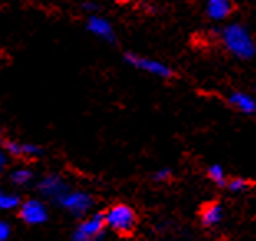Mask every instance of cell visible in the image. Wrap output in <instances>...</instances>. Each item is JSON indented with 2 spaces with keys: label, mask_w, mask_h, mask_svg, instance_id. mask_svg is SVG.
I'll return each mask as SVG.
<instances>
[{
  "label": "cell",
  "mask_w": 256,
  "mask_h": 241,
  "mask_svg": "<svg viewBox=\"0 0 256 241\" xmlns=\"http://www.w3.org/2000/svg\"><path fill=\"white\" fill-rule=\"evenodd\" d=\"M222 40L226 50L240 60H252L256 54V43L253 36L242 25H228L223 30Z\"/></svg>",
  "instance_id": "cell-1"
},
{
  "label": "cell",
  "mask_w": 256,
  "mask_h": 241,
  "mask_svg": "<svg viewBox=\"0 0 256 241\" xmlns=\"http://www.w3.org/2000/svg\"><path fill=\"white\" fill-rule=\"evenodd\" d=\"M104 222L106 226L118 234H129L138 224V215L129 205L118 204L104 213Z\"/></svg>",
  "instance_id": "cell-2"
},
{
  "label": "cell",
  "mask_w": 256,
  "mask_h": 241,
  "mask_svg": "<svg viewBox=\"0 0 256 241\" xmlns=\"http://www.w3.org/2000/svg\"><path fill=\"white\" fill-rule=\"evenodd\" d=\"M60 204H62L63 208H66L70 213H73V215L83 216L84 213H88L92 208L94 200H92V196L90 194H86V192H68V194L60 200Z\"/></svg>",
  "instance_id": "cell-3"
},
{
  "label": "cell",
  "mask_w": 256,
  "mask_h": 241,
  "mask_svg": "<svg viewBox=\"0 0 256 241\" xmlns=\"http://www.w3.org/2000/svg\"><path fill=\"white\" fill-rule=\"evenodd\" d=\"M106 228L104 215H94L88 220L81 222L73 234L74 241H96Z\"/></svg>",
  "instance_id": "cell-4"
},
{
  "label": "cell",
  "mask_w": 256,
  "mask_h": 241,
  "mask_svg": "<svg viewBox=\"0 0 256 241\" xmlns=\"http://www.w3.org/2000/svg\"><path fill=\"white\" fill-rule=\"evenodd\" d=\"M20 218L26 224H42L48 220V210L42 202L26 200L20 205Z\"/></svg>",
  "instance_id": "cell-5"
},
{
  "label": "cell",
  "mask_w": 256,
  "mask_h": 241,
  "mask_svg": "<svg viewBox=\"0 0 256 241\" xmlns=\"http://www.w3.org/2000/svg\"><path fill=\"white\" fill-rule=\"evenodd\" d=\"M38 187H40V192L46 198L58 200V202L70 192L68 185L64 184V180L62 177H58V175H46Z\"/></svg>",
  "instance_id": "cell-6"
},
{
  "label": "cell",
  "mask_w": 256,
  "mask_h": 241,
  "mask_svg": "<svg viewBox=\"0 0 256 241\" xmlns=\"http://www.w3.org/2000/svg\"><path fill=\"white\" fill-rule=\"evenodd\" d=\"M128 62L130 64H134L136 68L146 71V73L160 76V78H168L172 74V71L168 70V66H166L164 63H159L156 60H149V58H142L138 56V54H128Z\"/></svg>",
  "instance_id": "cell-7"
},
{
  "label": "cell",
  "mask_w": 256,
  "mask_h": 241,
  "mask_svg": "<svg viewBox=\"0 0 256 241\" xmlns=\"http://www.w3.org/2000/svg\"><path fill=\"white\" fill-rule=\"evenodd\" d=\"M233 10L232 0H208L206 4V12L208 17L214 20H225Z\"/></svg>",
  "instance_id": "cell-8"
},
{
  "label": "cell",
  "mask_w": 256,
  "mask_h": 241,
  "mask_svg": "<svg viewBox=\"0 0 256 241\" xmlns=\"http://www.w3.org/2000/svg\"><path fill=\"white\" fill-rule=\"evenodd\" d=\"M230 104L236 111L243 112V114H253L256 111V100L253 96L246 94V92H233L230 96Z\"/></svg>",
  "instance_id": "cell-9"
},
{
  "label": "cell",
  "mask_w": 256,
  "mask_h": 241,
  "mask_svg": "<svg viewBox=\"0 0 256 241\" xmlns=\"http://www.w3.org/2000/svg\"><path fill=\"white\" fill-rule=\"evenodd\" d=\"M223 220V206L218 202L208 204L204 210H202V223L208 228H214L216 224H220Z\"/></svg>",
  "instance_id": "cell-10"
},
{
  "label": "cell",
  "mask_w": 256,
  "mask_h": 241,
  "mask_svg": "<svg viewBox=\"0 0 256 241\" xmlns=\"http://www.w3.org/2000/svg\"><path fill=\"white\" fill-rule=\"evenodd\" d=\"M8 154H12L15 157H38L42 156V150L36 146L32 144H18V142H7L5 146Z\"/></svg>",
  "instance_id": "cell-11"
},
{
  "label": "cell",
  "mask_w": 256,
  "mask_h": 241,
  "mask_svg": "<svg viewBox=\"0 0 256 241\" xmlns=\"http://www.w3.org/2000/svg\"><path fill=\"white\" fill-rule=\"evenodd\" d=\"M17 206H20V198L17 195L10 194L7 190L0 188V210H15Z\"/></svg>",
  "instance_id": "cell-12"
},
{
  "label": "cell",
  "mask_w": 256,
  "mask_h": 241,
  "mask_svg": "<svg viewBox=\"0 0 256 241\" xmlns=\"http://www.w3.org/2000/svg\"><path fill=\"white\" fill-rule=\"evenodd\" d=\"M208 178L212 180L214 184L220 185V187H226L228 180H226V172L225 168H223L222 166H218V164H215V166H210L208 167Z\"/></svg>",
  "instance_id": "cell-13"
},
{
  "label": "cell",
  "mask_w": 256,
  "mask_h": 241,
  "mask_svg": "<svg viewBox=\"0 0 256 241\" xmlns=\"http://www.w3.org/2000/svg\"><path fill=\"white\" fill-rule=\"evenodd\" d=\"M10 178H12V182L15 185H26L34 178V174H32V170H28V168H17V170L12 172Z\"/></svg>",
  "instance_id": "cell-14"
},
{
  "label": "cell",
  "mask_w": 256,
  "mask_h": 241,
  "mask_svg": "<svg viewBox=\"0 0 256 241\" xmlns=\"http://www.w3.org/2000/svg\"><path fill=\"white\" fill-rule=\"evenodd\" d=\"M226 187L230 188L232 192H235V194H238V192H244L248 187H250V184H248V180L246 178H232V180H228V184H226Z\"/></svg>",
  "instance_id": "cell-15"
},
{
  "label": "cell",
  "mask_w": 256,
  "mask_h": 241,
  "mask_svg": "<svg viewBox=\"0 0 256 241\" xmlns=\"http://www.w3.org/2000/svg\"><path fill=\"white\" fill-rule=\"evenodd\" d=\"M91 28L94 30V34H98V35L111 36V28H110V25H108L106 22H102V20H94V22H92V25H91Z\"/></svg>",
  "instance_id": "cell-16"
},
{
  "label": "cell",
  "mask_w": 256,
  "mask_h": 241,
  "mask_svg": "<svg viewBox=\"0 0 256 241\" xmlns=\"http://www.w3.org/2000/svg\"><path fill=\"white\" fill-rule=\"evenodd\" d=\"M170 177H172L170 168H160L159 172L154 174V180H156V182H167V180H170Z\"/></svg>",
  "instance_id": "cell-17"
},
{
  "label": "cell",
  "mask_w": 256,
  "mask_h": 241,
  "mask_svg": "<svg viewBox=\"0 0 256 241\" xmlns=\"http://www.w3.org/2000/svg\"><path fill=\"white\" fill-rule=\"evenodd\" d=\"M10 233H12V228L7 222L0 220V241H7L10 238Z\"/></svg>",
  "instance_id": "cell-18"
},
{
  "label": "cell",
  "mask_w": 256,
  "mask_h": 241,
  "mask_svg": "<svg viewBox=\"0 0 256 241\" xmlns=\"http://www.w3.org/2000/svg\"><path fill=\"white\" fill-rule=\"evenodd\" d=\"M7 156L4 154V152H0V175L5 172V168H7Z\"/></svg>",
  "instance_id": "cell-19"
},
{
  "label": "cell",
  "mask_w": 256,
  "mask_h": 241,
  "mask_svg": "<svg viewBox=\"0 0 256 241\" xmlns=\"http://www.w3.org/2000/svg\"><path fill=\"white\" fill-rule=\"evenodd\" d=\"M114 2H122V4H128V2H132V0H114Z\"/></svg>",
  "instance_id": "cell-20"
},
{
  "label": "cell",
  "mask_w": 256,
  "mask_h": 241,
  "mask_svg": "<svg viewBox=\"0 0 256 241\" xmlns=\"http://www.w3.org/2000/svg\"><path fill=\"white\" fill-rule=\"evenodd\" d=\"M254 100H256V98H254Z\"/></svg>",
  "instance_id": "cell-21"
}]
</instances>
